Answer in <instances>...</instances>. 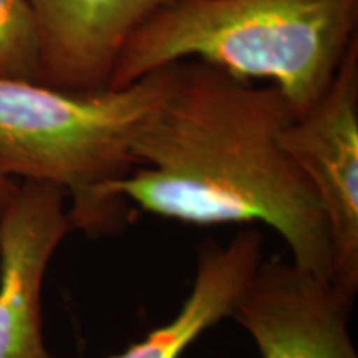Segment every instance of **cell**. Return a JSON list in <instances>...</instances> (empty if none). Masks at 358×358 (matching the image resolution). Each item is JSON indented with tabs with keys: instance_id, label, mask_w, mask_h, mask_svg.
Returning <instances> with one entry per match:
<instances>
[{
	"instance_id": "cell-1",
	"label": "cell",
	"mask_w": 358,
	"mask_h": 358,
	"mask_svg": "<svg viewBox=\"0 0 358 358\" xmlns=\"http://www.w3.org/2000/svg\"><path fill=\"white\" fill-rule=\"evenodd\" d=\"M274 85L257 87L199 60L173 64L169 88L138 129L134 166L101 187L118 216L133 203L196 226H266L290 259L332 279V244L315 191L280 143L294 118Z\"/></svg>"
},
{
	"instance_id": "cell-2",
	"label": "cell",
	"mask_w": 358,
	"mask_h": 358,
	"mask_svg": "<svg viewBox=\"0 0 358 358\" xmlns=\"http://www.w3.org/2000/svg\"><path fill=\"white\" fill-rule=\"evenodd\" d=\"M357 38L358 0H169L124 42L108 90L199 60L268 80L299 116L324 95Z\"/></svg>"
},
{
	"instance_id": "cell-3",
	"label": "cell",
	"mask_w": 358,
	"mask_h": 358,
	"mask_svg": "<svg viewBox=\"0 0 358 358\" xmlns=\"http://www.w3.org/2000/svg\"><path fill=\"white\" fill-rule=\"evenodd\" d=\"M171 77L168 65L122 90L93 95L0 77V173L62 187L73 231L111 229L118 216L100 191L136 166L133 140Z\"/></svg>"
},
{
	"instance_id": "cell-4",
	"label": "cell",
	"mask_w": 358,
	"mask_h": 358,
	"mask_svg": "<svg viewBox=\"0 0 358 358\" xmlns=\"http://www.w3.org/2000/svg\"><path fill=\"white\" fill-rule=\"evenodd\" d=\"M280 143L315 191L332 244V280L358 290V38L325 93L294 116Z\"/></svg>"
},
{
	"instance_id": "cell-5",
	"label": "cell",
	"mask_w": 358,
	"mask_h": 358,
	"mask_svg": "<svg viewBox=\"0 0 358 358\" xmlns=\"http://www.w3.org/2000/svg\"><path fill=\"white\" fill-rule=\"evenodd\" d=\"M352 295L292 259H262L232 319L261 358H358L350 334Z\"/></svg>"
},
{
	"instance_id": "cell-6",
	"label": "cell",
	"mask_w": 358,
	"mask_h": 358,
	"mask_svg": "<svg viewBox=\"0 0 358 358\" xmlns=\"http://www.w3.org/2000/svg\"><path fill=\"white\" fill-rule=\"evenodd\" d=\"M66 192L20 181L0 213V358H58L43 335L42 290L71 224Z\"/></svg>"
},
{
	"instance_id": "cell-7",
	"label": "cell",
	"mask_w": 358,
	"mask_h": 358,
	"mask_svg": "<svg viewBox=\"0 0 358 358\" xmlns=\"http://www.w3.org/2000/svg\"><path fill=\"white\" fill-rule=\"evenodd\" d=\"M40 35L38 83L69 93L108 90L129 35L169 0H30Z\"/></svg>"
},
{
	"instance_id": "cell-8",
	"label": "cell",
	"mask_w": 358,
	"mask_h": 358,
	"mask_svg": "<svg viewBox=\"0 0 358 358\" xmlns=\"http://www.w3.org/2000/svg\"><path fill=\"white\" fill-rule=\"evenodd\" d=\"M264 245V234L256 226L237 231L227 244L204 241L192 287L176 315L110 358H181L206 330L232 315L262 262Z\"/></svg>"
},
{
	"instance_id": "cell-9",
	"label": "cell",
	"mask_w": 358,
	"mask_h": 358,
	"mask_svg": "<svg viewBox=\"0 0 358 358\" xmlns=\"http://www.w3.org/2000/svg\"><path fill=\"white\" fill-rule=\"evenodd\" d=\"M0 77L40 78V35L30 0H0Z\"/></svg>"
},
{
	"instance_id": "cell-10",
	"label": "cell",
	"mask_w": 358,
	"mask_h": 358,
	"mask_svg": "<svg viewBox=\"0 0 358 358\" xmlns=\"http://www.w3.org/2000/svg\"><path fill=\"white\" fill-rule=\"evenodd\" d=\"M17 187H19V181L6 176L0 173V213L6 209V206L10 203V199L15 194Z\"/></svg>"
}]
</instances>
